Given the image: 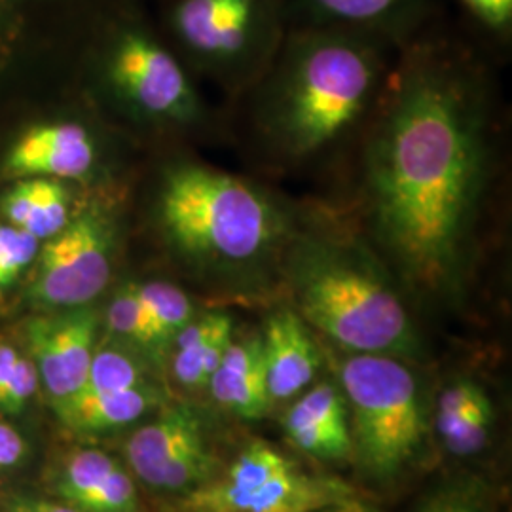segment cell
I'll return each instance as SVG.
<instances>
[{"label": "cell", "mask_w": 512, "mask_h": 512, "mask_svg": "<svg viewBox=\"0 0 512 512\" xmlns=\"http://www.w3.org/2000/svg\"><path fill=\"white\" fill-rule=\"evenodd\" d=\"M211 397L243 420H260L272 406L266 382L260 332H238L211 376Z\"/></svg>", "instance_id": "2e32d148"}, {"label": "cell", "mask_w": 512, "mask_h": 512, "mask_svg": "<svg viewBox=\"0 0 512 512\" xmlns=\"http://www.w3.org/2000/svg\"><path fill=\"white\" fill-rule=\"evenodd\" d=\"M103 165L99 133L84 122H54L23 133L4 169L19 179L92 181Z\"/></svg>", "instance_id": "4fadbf2b"}, {"label": "cell", "mask_w": 512, "mask_h": 512, "mask_svg": "<svg viewBox=\"0 0 512 512\" xmlns=\"http://www.w3.org/2000/svg\"><path fill=\"white\" fill-rule=\"evenodd\" d=\"M321 344L348 403L353 456L366 476L395 480L418 459L427 435L414 361Z\"/></svg>", "instance_id": "52a82bcc"}, {"label": "cell", "mask_w": 512, "mask_h": 512, "mask_svg": "<svg viewBox=\"0 0 512 512\" xmlns=\"http://www.w3.org/2000/svg\"><path fill=\"white\" fill-rule=\"evenodd\" d=\"M397 55L365 35L291 27L264 74L220 105L226 147L245 173L311 184L327 202L384 103Z\"/></svg>", "instance_id": "7a4b0ae2"}, {"label": "cell", "mask_w": 512, "mask_h": 512, "mask_svg": "<svg viewBox=\"0 0 512 512\" xmlns=\"http://www.w3.org/2000/svg\"><path fill=\"white\" fill-rule=\"evenodd\" d=\"M289 27L338 29L403 50L450 19L446 0H283Z\"/></svg>", "instance_id": "8fae6325"}, {"label": "cell", "mask_w": 512, "mask_h": 512, "mask_svg": "<svg viewBox=\"0 0 512 512\" xmlns=\"http://www.w3.org/2000/svg\"><path fill=\"white\" fill-rule=\"evenodd\" d=\"M27 456V444L14 427L0 421V469H10Z\"/></svg>", "instance_id": "4dcf8cb0"}, {"label": "cell", "mask_w": 512, "mask_h": 512, "mask_svg": "<svg viewBox=\"0 0 512 512\" xmlns=\"http://www.w3.org/2000/svg\"><path fill=\"white\" fill-rule=\"evenodd\" d=\"M452 25L495 67L512 55V0H446Z\"/></svg>", "instance_id": "ffe728a7"}, {"label": "cell", "mask_w": 512, "mask_h": 512, "mask_svg": "<svg viewBox=\"0 0 512 512\" xmlns=\"http://www.w3.org/2000/svg\"><path fill=\"white\" fill-rule=\"evenodd\" d=\"M40 239L12 224H0V291L12 287L35 262Z\"/></svg>", "instance_id": "83f0119b"}, {"label": "cell", "mask_w": 512, "mask_h": 512, "mask_svg": "<svg viewBox=\"0 0 512 512\" xmlns=\"http://www.w3.org/2000/svg\"><path fill=\"white\" fill-rule=\"evenodd\" d=\"M110 200H92L38 251L31 296L40 306H92L114 275L120 222Z\"/></svg>", "instance_id": "9c48e42d"}, {"label": "cell", "mask_w": 512, "mask_h": 512, "mask_svg": "<svg viewBox=\"0 0 512 512\" xmlns=\"http://www.w3.org/2000/svg\"><path fill=\"white\" fill-rule=\"evenodd\" d=\"M110 336L135 348L145 349L152 355V327L147 308L141 300L137 281L124 283L110 298L105 313Z\"/></svg>", "instance_id": "cb8c5ba5"}, {"label": "cell", "mask_w": 512, "mask_h": 512, "mask_svg": "<svg viewBox=\"0 0 512 512\" xmlns=\"http://www.w3.org/2000/svg\"><path fill=\"white\" fill-rule=\"evenodd\" d=\"M6 512H80L69 507L67 503H57L48 499H31V497H16L10 501Z\"/></svg>", "instance_id": "1f68e13d"}, {"label": "cell", "mask_w": 512, "mask_h": 512, "mask_svg": "<svg viewBox=\"0 0 512 512\" xmlns=\"http://www.w3.org/2000/svg\"><path fill=\"white\" fill-rule=\"evenodd\" d=\"M319 512H382L378 507H374V505H370V503H366L363 501L361 497H357V495H353V497H348V499H344V501H338V503H332L329 507H325V509H321Z\"/></svg>", "instance_id": "836d02e7"}, {"label": "cell", "mask_w": 512, "mask_h": 512, "mask_svg": "<svg viewBox=\"0 0 512 512\" xmlns=\"http://www.w3.org/2000/svg\"><path fill=\"white\" fill-rule=\"evenodd\" d=\"M353 495L346 482L304 471L268 442H251L224 471L179 494L164 512H319Z\"/></svg>", "instance_id": "ba28073f"}, {"label": "cell", "mask_w": 512, "mask_h": 512, "mask_svg": "<svg viewBox=\"0 0 512 512\" xmlns=\"http://www.w3.org/2000/svg\"><path fill=\"white\" fill-rule=\"evenodd\" d=\"M494 420L492 399L475 380L461 416L448 431L439 435L440 442L456 458L476 456L488 446Z\"/></svg>", "instance_id": "603a6c76"}, {"label": "cell", "mask_w": 512, "mask_h": 512, "mask_svg": "<svg viewBox=\"0 0 512 512\" xmlns=\"http://www.w3.org/2000/svg\"><path fill=\"white\" fill-rule=\"evenodd\" d=\"M74 509L80 512H141L135 482L122 465H118Z\"/></svg>", "instance_id": "4316f807"}, {"label": "cell", "mask_w": 512, "mask_h": 512, "mask_svg": "<svg viewBox=\"0 0 512 512\" xmlns=\"http://www.w3.org/2000/svg\"><path fill=\"white\" fill-rule=\"evenodd\" d=\"M158 393L150 387H135L114 393H78L63 403L54 404L59 420L74 431H110L143 418Z\"/></svg>", "instance_id": "d6986e66"}, {"label": "cell", "mask_w": 512, "mask_h": 512, "mask_svg": "<svg viewBox=\"0 0 512 512\" xmlns=\"http://www.w3.org/2000/svg\"><path fill=\"white\" fill-rule=\"evenodd\" d=\"M19 357H21V353L18 349L12 348L10 344H0V397L10 382V378L14 376Z\"/></svg>", "instance_id": "d6a6232c"}, {"label": "cell", "mask_w": 512, "mask_h": 512, "mask_svg": "<svg viewBox=\"0 0 512 512\" xmlns=\"http://www.w3.org/2000/svg\"><path fill=\"white\" fill-rule=\"evenodd\" d=\"M97 80L129 122L186 143L226 147L220 107H211L165 38L141 18L137 4L92 33Z\"/></svg>", "instance_id": "5b68a950"}, {"label": "cell", "mask_w": 512, "mask_h": 512, "mask_svg": "<svg viewBox=\"0 0 512 512\" xmlns=\"http://www.w3.org/2000/svg\"><path fill=\"white\" fill-rule=\"evenodd\" d=\"M486 505L476 480H458L427 499L420 512H488Z\"/></svg>", "instance_id": "f1b7e54d"}, {"label": "cell", "mask_w": 512, "mask_h": 512, "mask_svg": "<svg viewBox=\"0 0 512 512\" xmlns=\"http://www.w3.org/2000/svg\"><path fill=\"white\" fill-rule=\"evenodd\" d=\"M120 463L103 450L84 448L71 454L61 476L57 480L55 492L63 503L76 507L84 497L92 494L93 490L118 467Z\"/></svg>", "instance_id": "484cf974"}, {"label": "cell", "mask_w": 512, "mask_h": 512, "mask_svg": "<svg viewBox=\"0 0 512 512\" xmlns=\"http://www.w3.org/2000/svg\"><path fill=\"white\" fill-rule=\"evenodd\" d=\"M310 205L311 196L181 150L158 171L150 222L165 251L213 293L277 300L281 260Z\"/></svg>", "instance_id": "3957f363"}, {"label": "cell", "mask_w": 512, "mask_h": 512, "mask_svg": "<svg viewBox=\"0 0 512 512\" xmlns=\"http://www.w3.org/2000/svg\"><path fill=\"white\" fill-rule=\"evenodd\" d=\"M152 327V355L164 357L173 338L198 315V306L183 287L165 281L150 279L137 283Z\"/></svg>", "instance_id": "44dd1931"}, {"label": "cell", "mask_w": 512, "mask_h": 512, "mask_svg": "<svg viewBox=\"0 0 512 512\" xmlns=\"http://www.w3.org/2000/svg\"><path fill=\"white\" fill-rule=\"evenodd\" d=\"M236 330L230 311L217 306L198 311L167 349L175 382L184 389H207Z\"/></svg>", "instance_id": "e0dca14e"}, {"label": "cell", "mask_w": 512, "mask_h": 512, "mask_svg": "<svg viewBox=\"0 0 512 512\" xmlns=\"http://www.w3.org/2000/svg\"><path fill=\"white\" fill-rule=\"evenodd\" d=\"M99 327L101 315L92 306L38 317L27 325L25 338L31 359L52 403L71 399L86 384Z\"/></svg>", "instance_id": "7c38bea8"}, {"label": "cell", "mask_w": 512, "mask_h": 512, "mask_svg": "<svg viewBox=\"0 0 512 512\" xmlns=\"http://www.w3.org/2000/svg\"><path fill=\"white\" fill-rule=\"evenodd\" d=\"M258 332L272 403L296 399L327 363L319 336L283 300L270 306Z\"/></svg>", "instance_id": "5bb4252c"}, {"label": "cell", "mask_w": 512, "mask_h": 512, "mask_svg": "<svg viewBox=\"0 0 512 512\" xmlns=\"http://www.w3.org/2000/svg\"><path fill=\"white\" fill-rule=\"evenodd\" d=\"M137 4L135 0H0V55L21 46L29 33L33 19L46 6H80L86 8L99 23L116 12Z\"/></svg>", "instance_id": "7402d4cb"}, {"label": "cell", "mask_w": 512, "mask_h": 512, "mask_svg": "<svg viewBox=\"0 0 512 512\" xmlns=\"http://www.w3.org/2000/svg\"><path fill=\"white\" fill-rule=\"evenodd\" d=\"M497 69L450 19L408 44L346 181L327 200L410 302L461 310L495 239L507 164Z\"/></svg>", "instance_id": "6da1fadb"}, {"label": "cell", "mask_w": 512, "mask_h": 512, "mask_svg": "<svg viewBox=\"0 0 512 512\" xmlns=\"http://www.w3.org/2000/svg\"><path fill=\"white\" fill-rule=\"evenodd\" d=\"M71 205V192L61 181L23 179L4 194L0 211L8 224L37 239H50L73 219Z\"/></svg>", "instance_id": "ac0fdd59"}, {"label": "cell", "mask_w": 512, "mask_h": 512, "mask_svg": "<svg viewBox=\"0 0 512 512\" xmlns=\"http://www.w3.org/2000/svg\"><path fill=\"white\" fill-rule=\"evenodd\" d=\"M38 384H40V378H38L37 366L33 363V359L21 355L18 366L14 370V376L10 378L0 397V410L8 414L21 412L25 404L29 403V399L37 393Z\"/></svg>", "instance_id": "f546056e"}, {"label": "cell", "mask_w": 512, "mask_h": 512, "mask_svg": "<svg viewBox=\"0 0 512 512\" xmlns=\"http://www.w3.org/2000/svg\"><path fill=\"white\" fill-rule=\"evenodd\" d=\"M289 29L283 0H167L162 37L226 101L264 74Z\"/></svg>", "instance_id": "8992f818"}, {"label": "cell", "mask_w": 512, "mask_h": 512, "mask_svg": "<svg viewBox=\"0 0 512 512\" xmlns=\"http://www.w3.org/2000/svg\"><path fill=\"white\" fill-rule=\"evenodd\" d=\"M283 429L294 448L311 458L340 461L353 456L348 403L332 380L300 393L283 418Z\"/></svg>", "instance_id": "9a60e30c"}, {"label": "cell", "mask_w": 512, "mask_h": 512, "mask_svg": "<svg viewBox=\"0 0 512 512\" xmlns=\"http://www.w3.org/2000/svg\"><path fill=\"white\" fill-rule=\"evenodd\" d=\"M143 385H148L145 368L137 357L118 346H107L95 349L88 380L78 393H114Z\"/></svg>", "instance_id": "d4e9b609"}, {"label": "cell", "mask_w": 512, "mask_h": 512, "mask_svg": "<svg viewBox=\"0 0 512 512\" xmlns=\"http://www.w3.org/2000/svg\"><path fill=\"white\" fill-rule=\"evenodd\" d=\"M277 300L340 351L408 361L425 355L412 302L395 275L336 207L313 196L281 260Z\"/></svg>", "instance_id": "277c9868"}, {"label": "cell", "mask_w": 512, "mask_h": 512, "mask_svg": "<svg viewBox=\"0 0 512 512\" xmlns=\"http://www.w3.org/2000/svg\"><path fill=\"white\" fill-rule=\"evenodd\" d=\"M129 467L147 486L183 494L219 473L203 435L202 420L188 408H167L139 427L126 444Z\"/></svg>", "instance_id": "30bf717a"}]
</instances>
